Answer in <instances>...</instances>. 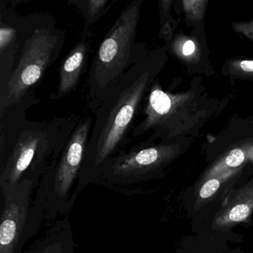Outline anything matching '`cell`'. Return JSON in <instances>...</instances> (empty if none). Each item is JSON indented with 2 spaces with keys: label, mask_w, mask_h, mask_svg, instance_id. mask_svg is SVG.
<instances>
[{
  "label": "cell",
  "mask_w": 253,
  "mask_h": 253,
  "mask_svg": "<svg viewBox=\"0 0 253 253\" xmlns=\"http://www.w3.org/2000/svg\"><path fill=\"white\" fill-rule=\"evenodd\" d=\"M158 70V58L149 54L134 65L96 112L77 194L100 180L109 161L125 150Z\"/></svg>",
  "instance_id": "1"
},
{
  "label": "cell",
  "mask_w": 253,
  "mask_h": 253,
  "mask_svg": "<svg viewBox=\"0 0 253 253\" xmlns=\"http://www.w3.org/2000/svg\"><path fill=\"white\" fill-rule=\"evenodd\" d=\"M66 34L57 27L55 18L49 13L22 16L14 68L8 82L0 88V113L36 94L37 85L60 57Z\"/></svg>",
  "instance_id": "2"
},
{
  "label": "cell",
  "mask_w": 253,
  "mask_h": 253,
  "mask_svg": "<svg viewBox=\"0 0 253 253\" xmlns=\"http://www.w3.org/2000/svg\"><path fill=\"white\" fill-rule=\"evenodd\" d=\"M143 0H134L118 16L93 57L86 81V101L96 110L126 72L146 56L136 42Z\"/></svg>",
  "instance_id": "3"
},
{
  "label": "cell",
  "mask_w": 253,
  "mask_h": 253,
  "mask_svg": "<svg viewBox=\"0 0 253 253\" xmlns=\"http://www.w3.org/2000/svg\"><path fill=\"white\" fill-rule=\"evenodd\" d=\"M81 119L72 115L42 122L27 120L9 158L0 167V186L23 180L39 185L47 170L58 161Z\"/></svg>",
  "instance_id": "4"
},
{
  "label": "cell",
  "mask_w": 253,
  "mask_h": 253,
  "mask_svg": "<svg viewBox=\"0 0 253 253\" xmlns=\"http://www.w3.org/2000/svg\"><path fill=\"white\" fill-rule=\"evenodd\" d=\"M93 127L90 117L81 118L55 164L45 173L38 185L35 203L44 219L66 215L78 198L80 171Z\"/></svg>",
  "instance_id": "5"
},
{
  "label": "cell",
  "mask_w": 253,
  "mask_h": 253,
  "mask_svg": "<svg viewBox=\"0 0 253 253\" xmlns=\"http://www.w3.org/2000/svg\"><path fill=\"white\" fill-rule=\"evenodd\" d=\"M38 187L31 180L0 186V253H23L26 243L38 235L44 220L34 197Z\"/></svg>",
  "instance_id": "6"
},
{
  "label": "cell",
  "mask_w": 253,
  "mask_h": 253,
  "mask_svg": "<svg viewBox=\"0 0 253 253\" xmlns=\"http://www.w3.org/2000/svg\"><path fill=\"white\" fill-rule=\"evenodd\" d=\"M173 155L171 146H152L146 141L139 143L112 158L99 180L118 186L147 181L161 173Z\"/></svg>",
  "instance_id": "7"
},
{
  "label": "cell",
  "mask_w": 253,
  "mask_h": 253,
  "mask_svg": "<svg viewBox=\"0 0 253 253\" xmlns=\"http://www.w3.org/2000/svg\"><path fill=\"white\" fill-rule=\"evenodd\" d=\"M91 36L83 35L79 42L64 57L59 68V81L56 91L51 94V100H58L69 95L79 85L85 72L91 50Z\"/></svg>",
  "instance_id": "8"
},
{
  "label": "cell",
  "mask_w": 253,
  "mask_h": 253,
  "mask_svg": "<svg viewBox=\"0 0 253 253\" xmlns=\"http://www.w3.org/2000/svg\"><path fill=\"white\" fill-rule=\"evenodd\" d=\"M22 15L1 5L0 9V88L9 79L18 46Z\"/></svg>",
  "instance_id": "9"
},
{
  "label": "cell",
  "mask_w": 253,
  "mask_h": 253,
  "mask_svg": "<svg viewBox=\"0 0 253 253\" xmlns=\"http://www.w3.org/2000/svg\"><path fill=\"white\" fill-rule=\"evenodd\" d=\"M40 103L36 94H32L0 113V167L6 162L15 146L23 124L27 121L26 112Z\"/></svg>",
  "instance_id": "10"
},
{
  "label": "cell",
  "mask_w": 253,
  "mask_h": 253,
  "mask_svg": "<svg viewBox=\"0 0 253 253\" xmlns=\"http://www.w3.org/2000/svg\"><path fill=\"white\" fill-rule=\"evenodd\" d=\"M23 253H75L73 230L67 214L51 223Z\"/></svg>",
  "instance_id": "11"
},
{
  "label": "cell",
  "mask_w": 253,
  "mask_h": 253,
  "mask_svg": "<svg viewBox=\"0 0 253 253\" xmlns=\"http://www.w3.org/2000/svg\"><path fill=\"white\" fill-rule=\"evenodd\" d=\"M253 211V180L234 192L227 204L218 211L213 228L226 231L250 218Z\"/></svg>",
  "instance_id": "12"
},
{
  "label": "cell",
  "mask_w": 253,
  "mask_h": 253,
  "mask_svg": "<svg viewBox=\"0 0 253 253\" xmlns=\"http://www.w3.org/2000/svg\"><path fill=\"white\" fill-rule=\"evenodd\" d=\"M115 1L109 0H74L69 3L76 7L84 17L83 35L91 36V27L107 14Z\"/></svg>",
  "instance_id": "13"
},
{
  "label": "cell",
  "mask_w": 253,
  "mask_h": 253,
  "mask_svg": "<svg viewBox=\"0 0 253 253\" xmlns=\"http://www.w3.org/2000/svg\"><path fill=\"white\" fill-rule=\"evenodd\" d=\"M226 173L209 179L207 181L201 184L199 192H198V200H197L195 206L199 207V206L204 204L206 201L212 198L217 191L220 189L223 182L226 180Z\"/></svg>",
  "instance_id": "14"
},
{
  "label": "cell",
  "mask_w": 253,
  "mask_h": 253,
  "mask_svg": "<svg viewBox=\"0 0 253 253\" xmlns=\"http://www.w3.org/2000/svg\"><path fill=\"white\" fill-rule=\"evenodd\" d=\"M239 68L247 73H253V60H244L239 63Z\"/></svg>",
  "instance_id": "15"
},
{
  "label": "cell",
  "mask_w": 253,
  "mask_h": 253,
  "mask_svg": "<svg viewBox=\"0 0 253 253\" xmlns=\"http://www.w3.org/2000/svg\"><path fill=\"white\" fill-rule=\"evenodd\" d=\"M195 51V44L192 41H187L183 45V53L184 55H190Z\"/></svg>",
  "instance_id": "16"
}]
</instances>
